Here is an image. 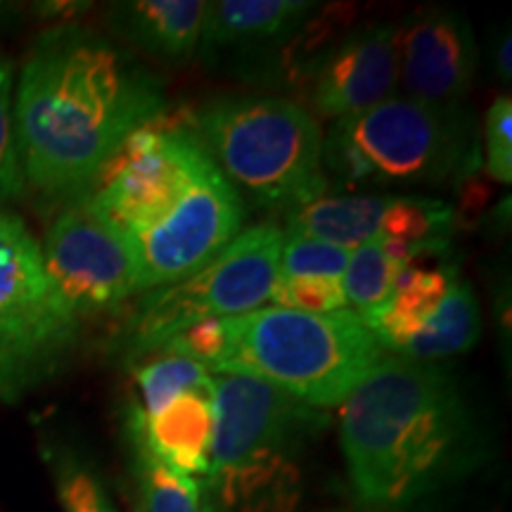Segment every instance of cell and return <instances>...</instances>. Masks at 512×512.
<instances>
[{"instance_id": "cell-2", "label": "cell", "mask_w": 512, "mask_h": 512, "mask_svg": "<svg viewBox=\"0 0 512 512\" xmlns=\"http://www.w3.org/2000/svg\"><path fill=\"white\" fill-rule=\"evenodd\" d=\"M351 491L370 512H396L465 475L482 437L463 384L441 363L382 356L339 406Z\"/></svg>"}, {"instance_id": "cell-19", "label": "cell", "mask_w": 512, "mask_h": 512, "mask_svg": "<svg viewBox=\"0 0 512 512\" xmlns=\"http://www.w3.org/2000/svg\"><path fill=\"white\" fill-rule=\"evenodd\" d=\"M482 337V309L470 280L456 278L432 318L422 325L418 335L399 351L413 361L439 363L444 358L467 354Z\"/></svg>"}, {"instance_id": "cell-29", "label": "cell", "mask_w": 512, "mask_h": 512, "mask_svg": "<svg viewBox=\"0 0 512 512\" xmlns=\"http://www.w3.org/2000/svg\"><path fill=\"white\" fill-rule=\"evenodd\" d=\"M223 320L226 318H209L190 325V328L171 337L157 354L190 358V361L202 363L211 370L219 363L223 347H226V323Z\"/></svg>"}, {"instance_id": "cell-7", "label": "cell", "mask_w": 512, "mask_h": 512, "mask_svg": "<svg viewBox=\"0 0 512 512\" xmlns=\"http://www.w3.org/2000/svg\"><path fill=\"white\" fill-rule=\"evenodd\" d=\"M283 228L254 223L200 271L174 285L143 292L124 325L128 358L155 356L171 337L209 318H238L261 309L278 278Z\"/></svg>"}, {"instance_id": "cell-30", "label": "cell", "mask_w": 512, "mask_h": 512, "mask_svg": "<svg viewBox=\"0 0 512 512\" xmlns=\"http://www.w3.org/2000/svg\"><path fill=\"white\" fill-rule=\"evenodd\" d=\"M510 31L505 29V34L501 36V41L496 43V50H494V67H496V76L501 79L503 83H510V74H512V67H510Z\"/></svg>"}, {"instance_id": "cell-6", "label": "cell", "mask_w": 512, "mask_h": 512, "mask_svg": "<svg viewBox=\"0 0 512 512\" xmlns=\"http://www.w3.org/2000/svg\"><path fill=\"white\" fill-rule=\"evenodd\" d=\"M320 422L316 408L271 384L216 375L209 510L292 512L299 489L294 458Z\"/></svg>"}, {"instance_id": "cell-26", "label": "cell", "mask_w": 512, "mask_h": 512, "mask_svg": "<svg viewBox=\"0 0 512 512\" xmlns=\"http://www.w3.org/2000/svg\"><path fill=\"white\" fill-rule=\"evenodd\" d=\"M354 249L309 238H285L280 249L278 275L290 278H342Z\"/></svg>"}, {"instance_id": "cell-17", "label": "cell", "mask_w": 512, "mask_h": 512, "mask_svg": "<svg viewBox=\"0 0 512 512\" xmlns=\"http://www.w3.org/2000/svg\"><path fill=\"white\" fill-rule=\"evenodd\" d=\"M392 195H332L294 209L285 219V238H309L347 249L380 235V223Z\"/></svg>"}, {"instance_id": "cell-21", "label": "cell", "mask_w": 512, "mask_h": 512, "mask_svg": "<svg viewBox=\"0 0 512 512\" xmlns=\"http://www.w3.org/2000/svg\"><path fill=\"white\" fill-rule=\"evenodd\" d=\"M399 273L401 268L384 252L380 238H373L351 252L349 264L342 275L344 297L370 330L375 328L377 320L387 309Z\"/></svg>"}, {"instance_id": "cell-3", "label": "cell", "mask_w": 512, "mask_h": 512, "mask_svg": "<svg viewBox=\"0 0 512 512\" xmlns=\"http://www.w3.org/2000/svg\"><path fill=\"white\" fill-rule=\"evenodd\" d=\"M484 162L470 107L403 95L332 121L323 136L325 176L339 188H453Z\"/></svg>"}, {"instance_id": "cell-12", "label": "cell", "mask_w": 512, "mask_h": 512, "mask_svg": "<svg viewBox=\"0 0 512 512\" xmlns=\"http://www.w3.org/2000/svg\"><path fill=\"white\" fill-rule=\"evenodd\" d=\"M311 114L342 119L394 98L399 88V24L356 27L313 55L304 69Z\"/></svg>"}, {"instance_id": "cell-24", "label": "cell", "mask_w": 512, "mask_h": 512, "mask_svg": "<svg viewBox=\"0 0 512 512\" xmlns=\"http://www.w3.org/2000/svg\"><path fill=\"white\" fill-rule=\"evenodd\" d=\"M15 64L0 50V202L17 200L27 192L15 138Z\"/></svg>"}, {"instance_id": "cell-28", "label": "cell", "mask_w": 512, "mask_h": 512, "mask_svg": "<svg viewBox=\"0 0 512 512\" xmlns=\"http://www.w3.org/2000/svg\"><path fill=\"white\" fill-rule=\"evenodd\" d=\"M486 174L494 181L512 183V100L508 93L491 102L484 117Z\"/></svg>"}, {"instance_id": "cell-32", "label": "cell", "mask_w": 512, "mask_h": 512, "mask_svg": "<svg viewBox=\"0 0 512 512\" xmlns=\"http://www.w3.org/2000/svg\"><path fill=\"white\" fill-rule=\"evenodd\" d=\"M363 512H370V510H363Z\"/></svg>"}, {"instance_id": "cell-8", "label": "cell", "mask_w": 512, "mask_h": 512, "mask_svg": "<svg viewBox=\"0 0 512 512\" xmlns=\"http://www.w3.org/2000/svg\"><path fill=\"white\" fill-rule=\"evenodd\" d=\"M79 330L50 283L41 242L19 216L0 209V399L15 401L48 380Z\"/></svg>"}, {"instance_id": "cell-1", "label": "cell", "mask_w": 512, "mask_h": 512, "mask_svg": "<svg viewBox=\"0 0 512 512\" xmlns=\"http://www.w3.org/2000/svg\"><path fill=\"white\" fill-rule=\"evenodd\" d=\"M15 138L24 181L81 197L133 131L166 114L164 83L95 29L43 31L15 79Z\"/></svg>"}, {"instance_id": "cell-20", "label": "cell", "mask_w": 512, "mask_h": 512, "mask_svg": "<svg viewBox=\"0 0 512 512\" xmlns=\"http://www.w3.org/2000/svg\"><path fill=\"white\" fill-rule=\"evenodd\" d=\"M128 439L133 448L136 512H209L195 477L178 475L147 448L136 413H128Z\"/></svg>"}, {"instance_id": "cell-5", "label": "cell", "mask_w": 512, "mask_h": 512, "mask_svg": "<svg viewBox=\"0 0 512 512\" xmlns=\"http://www.w3.org/2000/svg\"><path fill=\"white\" fill-rule=\"evenodd\" d=\"M221 176L256 207L287 216L325 197L323 128L304 105L280 95H221L188 114Z\"/></svg>"}, {"instance_id": "cell-9", "label": "cell", "mask_w": 512, "mask_h": 512, "mask_svg": "<svg viewBox=\"0 0 512 512\" xmlns=\"http://www.w3.org/2000/svg\"><path fill=\"white\" fill-rule=\"evenodd\" d=\"M209 162L188 117L181 121L162 114L119 145L81 197L133 233L162 219Z\"/></svg>"}, {"instance_id": "cell-25", "label": "cell", "mask_w": 512, "mask_h": 512, "mask_svg": "<svg viewBox=\"0 0 512 512\" xmlns=\"http://www.w3.org/2000/svg\"><path fill=\"white\" fill-rule=\"evenodd\" d=\"M268 302L278 309L304 311V313H335L347 311L342 278H290L278 275L273 283Z\"/></svg>"}, {"instance_id": "cell-22", "label": "cell", "mask_w": 512, "mask_h": 512, "mask_svg": "<svg viewBox=\"0 0 512 512\" xmlns=\"http://www.w3.org/2000/svg\"><path fill=\"white\" fill-rule=\"evenodd\" d=\"M453 221H456V211L437 197L392 195L384 209L377 238L401 242L415 254L422 247L446 245Z\"/></svg>"}, {"instance_id": "cell-27", "label": "cell", "mask_w": 512, "mask_h": 512, "mask_svg": "<svg viewBox=\"0 0 512 512\" xmlns=\"http://www.w3.org/2000/svg\"><path fill=\"white\" fill-rule=\"evenodd\" d=\"M55 482L64 512H117L100 479L79 460H60L55 467Z\"/></svg>"}, {"instance_id": "cell-14", "label": "cell", "mask_w": 512, "mask_h": 512, "mask_svg": "<svg viewBox=\"0 0 512 512\" xmlns=\"http://www.w3.org/2000/svg\"><path fill=\"white\" fill-rule=\"evenodd\" d=\"M318 8L311 0H211L197 53L266 60L275 50L302 46Z\"/></svg>"}, {"instance_id": "cell-10", "label": "cell", "mask_w": 512, "mask_h": 512, "mask_svg": "<svg viewBox=\"0 0 512 512\" xmlns=\"http://www.w3.org/2000/svg\"><path fill=\"white\" fill-rule=\"evenodd\" d=\"M245 200L214 162L162 219L128 235L140 292L174 285L216 259L245 228Z\"/></svg>"}, {"instance_id": "cell-15", "label": "cell", "mask_w": 512, "mask_h": 512, "mask_svg": "<svg viewBox=\"0 0 512 512\" xmlns=\"http://www.w3.org/2000/svg\"><path fill=\"white\" fill-rule=\"evenodd\" d=\"M204 12V0H131L112 5L110 24L121 46L159 62H183L200 46Z\"/></svg>"}, {"instance_id": "cell-31", "label": "cell", "mask_w": 512, "mask_h": 512, "mask_svg": "<svg viewBox=\"0 0 512 512\" xmlns=\"http://www.w3.org/2000/svg\"><path fill=\"white\" fill-rule=\"evenodd\" d=\"M10 12H12V5L3 3V0H0V19H3V17H8Z\"/></svg>"}, {"instance_id": "cell-16", "label": "cell", "mask_w": 512, "mask_h": 512, "mask_svg": "<svg viewBox=\"0 0 512 512\" xmlns=\"http://www.w3.org/2000/svg\"><path fill=\"white\" fill-rule=\"evenodd\" d=\"M133 413L152 456L178 475H207L214 437V387L181 394L155 415H145L140 406H133Z\"/></svg>"}, {"instance_id": "cell-18", "label": "cell", "mask_w": 512, "mask_h": 512, "mask_svg": "<svg viewBox=\"0 0 512 512\" xmlns=\"http://www.w3.org/2000/svg\"><path fill=\"white\" fill-rule=\"evenodd\" d=\"M456 275V268L446 264L425 266L422 261H411L403 268L396 275L392 299L373 328L380 347L399 354L439 309Z\"/></svg>"}, {"instance_id": "cell-23", "label": "cell", "mask_w": 512, "mask_h": 512, "mask_svg": "<svg viewBox=\"0 0 512 512\" xmlns=\"http://www.w3.org/2000/svg\"><path fill=\"white\" fill-rule=\"evenodd\" d=\"M136 382L140 396H143L140 411L145 415H155L181 394L214 387L216 375L207 366L190 361V358L155 354L143 358V363L136 368Z\"/></svg>"}, {"instance_id": "cell-13", "label": "cell", "mask_w": 512, "mask_h": 512, "mask_svg": "<svg viewBox=\"0 0 512 512\" xmlns=\"http://www.w3.org/2000/svg\"><path fill=\"white\" fill-rule=\"evenodd\" d=\"M479 46L470 19L446 5H427L399 27V88L403 98L460 107L470 93Z\"/></svg>"}, {"instance_id": "cell-4", "label": "cell", "mask_w": 512, "mask_h": 512, "mask_svg": "<svg viewBox=\"0 0 512 512\" xmlns=\"http://www.w3.org/2000/svg\"><path fill=\"white\" fill-rule=\"evenodd\" d=\"M223 323L226 347L211 373L254 377L316 411L342 406L384 356L354 311L261 306Z\"/></svg>"}, {"instance_id": "cell-11", "label": "cell", "mask_w": 512, "mask_h": 512, "mask_svg": "<svg viewBox=\"0 0 512 512\" xmlns=\"http://www.w3.org/2000/svg\"><path fill=\"white\" fill-rule=\"evenodd\" d=\"M41 252L57 297L79 323L117 311L138 294L126 230L83 197L53 221Z\"/></svg>"}]
</instances>
